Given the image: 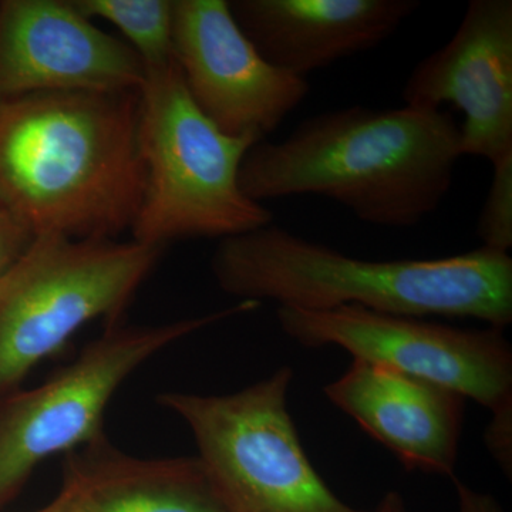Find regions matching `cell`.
I'll use <instances>...</instances> for the list:
<instances>
[{
	"label": "cell",
	"instance_id": "obj_1",
	"mask_svg": "<svg viewBox=\"0 0 512 512\" xmlns=\"http://www.w3.org/2000/svg\"><path fill=\"white\" fill-rule=\"evenodd\" d=\"M461 154L447 111L353 106L309 117L248 151L239 183L256 202L319 195L366 224L416 227L440 207Z\"/></svg>",
	"mask_w": 512,
	"mask_h": 512
},
{
	"label": "cell",
	"instance_id": "obj_2",
	"mask_svg": "<svg viewBox=\"0 0 512 512\" xmlns=\"http://www.w3.org/2000/svg\"><path fill=\"white\" fill-rule=\"evenodd\" d=\"M144 187L138 92L0 100V201L35 237L116 239Z\"/></svg>",
	"mask_w": 512,
	"mask_h": 512
},
{
	"label": "cell",
	"instance_id": "obj_3",
	"mask_svg": "<svg viewBox=\"0 0 512 512\" xmlns=\"http://www.w3.org/2000/svg\"><path fill=\"white\" fill-rule=\"evenodd\" d=\"M222 291L279 308L360 306L390 315L512 322V259L484 247L436 259L369 261L274 224L222 239L212 255Z\"/></svg>",
	"mask_w": 512,
	"mask_h": 512
},
{
	"label": "cell",
	"instance_id": "obj_4",
	"mask_svg": "<svg viewBox=\"0 0 512 512\" xmlns=\"http://www.w3.org/2000/svg\"><path fill=\"white\" fill-rule=\"evenodd\" d=\"M138 137L146 170L134 241L163 249L180 239H227L268 227L274 215L239 183L256 144L228 136L191 99L175 60L144 69Z\"/></svg>",
	"mask_w": 512,
	"mask_h": 512
},
{
	"label": "cell",
	"instance_id": "obj_5",
	"mask_svg": "<svg viewBox=\"0 0 512 512\" xmlns=\"http://www.w3.org/2000/svg\"><path fill=\"white\" fill-rule=\"evenodd\" d=\"M163 249L36 235L0 278V400L92 320H116Z\"/></svg>",
	"mask_w": 512,
	"mask_h": 512
},
{
	"label": "cell",
	"instance_id": "obj_6",
	"mask_svg": "<svg viewBox=\"0 0 512 512\" xmlns=\"http://www.w3.org/2000/svg\"><path fill=\"white\" fill-rule=\"evenodd\" d=\"M292 376L282 367L239 392H167L158 403L190 427L229 512H369L340 500L306 456L286 406Z\"/></svg>",
	"mask_w": 512,
	"mask_h": 512
},
{
	"label": "cell",
	"instance_id": "obj_7",
	"mask_svg": "<svg viewBox=\"0 0 512 512\" xmlns=\"http://www.w3.org/2000/svg\"><path fill=\"white\" fill-rule=\"evenodd\" d=\"M242 301L224 311L158 326H111L49 382L0 400V507L46 458L103 436L104 413L128 377L167 346L198 330L254 311Z\"/></svg>",
	"mask_w": 512,
	"mask_h": 512
},
{
	"label": "cell",
	"instance_id": "obj_8",
	"mask_svg": "<svg viewBox=\"0 0 512 512\" xmlns=\"http://www.w3.org/2000/svg\"><path fill=\"white\" fill-rule=\"evenodd\" d=\"M289 338L336 346L355 360L389 367L460 394L490 410H512V350L501 329L471 330L360 306L330 311L278 308Z\"/></svg>",
	"mask_w": 512,
	"mask_h": 512
},
{
	"label": "cell",
	"instance_id": "obj_9",
	"mask_svg": "<svg viewBox=\"0 0 512 512\" xmlns=\"http://www.w3.org/2000/svg\"><path fill=\"white\" fill-rule=\"evenodd\" d=\"M173 57L198 109L228 136L254 144L311 90L259 53L225 0H174Z\"/></svg>",
	"mask_w": 512,
	"mask_h": 512
},
{
	"label": "cell",
	"instance_id": "obj_10",
	"mask_svg": "<svg viewBox=\"0 0 512 512\" xmlns=\"http://www.w3.org/2000/svg\"><path fill=\"white\" fill-rule=\"evenodd\" d=\"M144 66L73 0L0 2V100L40 93L140 92Z\"/></svg>",
	"mask_w": 512,
	"mask_h": 512
},
{
	"label": "cell",
	"instance_id": "obj_11",
	"mask_svg": "<svg viewBox=\"0 0 512 512\" xmlns=\"http://www.w3.org/2000/svg\"><path fill=\"white\" fill-rule=\"evenodd\" d=\"M406 106L464 114L461 154L491 165L512 156V2L473 0L450 42L421 60L403 89Z\"/></svg>",
	"mask_w": 512,
	"mask_h": 512
},
{
	"label": "cell",
	"instance_id": "obj_12",
	"mask_svg": "<svg viewBox=\"0 0 512 512\" xmlns=\"http://www.w3.org/2000/svg\"><path fill=\"white\" fill-rule=\"evenodd\" d=\"M325 394L410 470L453 476L466 400L460 394L362 360Z\"/></svg>",
	"mask_w": 512,
	"mask_h": 512
},
{
	"label": "cell",
	"instance_id": "obj_13",
	"mask_svg": "<svg viewBox=\"0 0 512 512\" xmlns=\"http://www.w3.org/2000/svg\"><path fill=\"white\" fill-rule=\"evenodd\" d=\"M417 0H235L232 15L269 63L306 79L382 45Z\"/></svg>",
	"mask_w": 512,
	"mask_h": 512
},
{
	"label": "cell",
	"instance_id": "obj_14",
	"mask_svg": "<svg viewBox=\"0 0 512 512\" xmlns=\"http://www.w3.org/2000/svg\"><path fill=\"white\" fill-rule=\"evenodd\" d=\"M62 487L77 512H229L198 457L138 458L106 434L67 453Z\"/></svg>",
	"mask_w": 512,
	"mask_h": 512
},
{
	"label": "cell",
	"instance_id": "obj_15",
	"mask_svg": "<svg viewBox=\"0 0 512 512\" xmlns=\"http://www.w3.org/2000/svg\"><path fill=\"white\" fill-rule=\"evenodd\" d=\"M89 19H103L120 30L147 67L173 57V0H73Z\"/></svg>",
	"mask_w": 512,
	"mask_h": 512
},
{
	"label": "cell",
	"instance_id": "obj_16",
	"mask_svg": "<svg viewBox=\"0 0 512 512\" xmlns=\"http://www.w3.org/2000/svg\"><path fill=\"white\" fill-rule=\"evenodd\" d=\"M477 234L491 251L508 254L512 248V156L493 165L490 190L477 222Z\"/></svg>",
	"mask_w": 512,
	"mask_h": 512
},
{
	"label": "cell",
	"instance_id": "obj_17",
	"mask_svg": "<svg viewBox=\"0 0 512 512\" xmlns=\"http://www.w3.org/2000/svg\"><path fill=\"white\" fill-rule=\"evenodd\" d=\"M35 234L0 201V278L19 261Z\"/></svg>",
	"mask_w": 512,
	"mask_h": 512
},
{
	"label": "cell",
	"instance_id": "obj_18",
	"mask_svg": "<svg viewBox=\"0 0 512 512\" xmlns=\"http://www.w3.org/2000/svg\"><path fill=\"white\" fill-rule=\"evenodd\" d=\"M485 443L505 473L511 474L512 410L511 412L493 414L490 426L485 431Z\"/></svg>",
	"mask_w": 512,
	"mask_h": 512
},
{
	"label": "cell",
	"instance_id": "obj_19",
	"mask_svg": "<svg viewBox=\"0 0 512 512\" xmlns=\"http://www.w3.org/2000/svg\"><path fill=\"white\" fill-rule=\"evenodd\" d=\"M458 508L460 512H503L493 497L471 490L466 484L456 481Z\"/></svg>",
	"mask_w": 512,
	"mask_h": 512
},
{
	"label": "cell",
	"instance_id": "obj_20",
	"mask_svg": "<svg viewBox=\"0 0 512 512\" xmlns=\"http://www.w3.org/2000/svg\"><path fill=\"white\" fill-rule=\"evenodd\" d=\"M36 512H77L74 508L72 497L67 493V490H60L59 495L45 508Z\"/></svg>",
	"mask_w": 512,
	"mask_h": 512
},
{
	"label": "cell",
	"instance_id": "obj_21",
	"mask_svg": "<svg viewBox=\"0 0 512 512\" xmlns=\"http://www.w3.org/2000/svg\"><path fill=\"white\" fill-rule=\"evenodd\" d=\"M372 512H406V507H404L403 498L392 491V493L384 495L376 510Z\"/></svg>",
	"mask_w": 512,
	"mask_h": 512
}]
</instances>
